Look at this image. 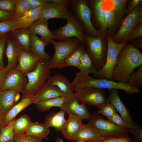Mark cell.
<instances>
[{
    "instance_id": "cell-27",
    "label": "cell",
    "mask_w": 142,
    "mask_h": 142,
    "mask_svg": "<svg viewBox=\"0 0 142 142\" xmlns=\"http://www.w3.org/2000/svg\"><path fill=\"white\" fill-rule=\"evenodd\" d=\"M65 113L60 110L57 112L49 113L45 118L44 123L49 128H54L56 131H60L66 123Z\"/></svg>"
},
{
    "instance_id": "cell-35",
    "label": "cell",
    "mask_w": 142,
    "mask_h": 142,
    "mask_svg": "<svg viewBox=\"0 0 142 142\" xmlns=\"http://www.w3.org/2000/svg\"><path fill=\"white\" fill-rule=\"evenodd\" d=\"M108 120L118 126L128 130L129 133L133 135L139 128V126H134L129 124L123 119L117 112Z\"/></svg>"
},
{
    "instance_id": "cell-15",
    "label": "cell",
    "mask_w": 142,
    "mask_h": 142,
    "mask_svg": "<svg viewBox=\"0 0 142 142\" xmlns=\"http://www.w3.org/2000/svg\"><path fill=\"white\" fill-rule=\"evenodd\" d=\"M22 50L8 32L4 53L8 60L7 66L3 69L6 74L17 67V63Z\"/></svg>"
},
{
    "instance_id": "cell-34",
    "label": "cell",
    "mask_w": 142,
    "mask_h": 142,
    "mask_svg": "<svg viewBox=\"0 0 142 142\" xmlns=\"http://www.w3.org/2000/svg\"><path fill=\"white\" fill-rule=\"evenodd\" d=\"M103 0H95L91 1L92 5L96 19L104 31H105L104 11L102 6Z\"/></svg>"
},
{
    "instance_id": "cell-44",
    "label": "cell",
    "mask_w": 142,
    "mask_h": 142,
    "mask_svg": "<svg viewBox=\"0 0 142 142\" xmlns=\"http://www.w3.org/2000/svg\"><path fill=\"white\" fill-rule=\"evenodd\" d=\"M111 1L113 3V8L115 11L120 15H123L124 13L127 1L112 0Z\"/></svg>"
},
{
    "instance_id": "cell-10",
    "label": "cell",
    "mask_w": 142,
    "mask_h": 142,
    "mask_svg": "<svg viewBox=\"0 0 142 142\" xmlns=\"http://www.w3.org/2000/svg\"><path fill=\"white\" fill-rule=\"evenodd\" d=\"M84 40L88 46L87 52L95 68L97 70L101 69L105 64L107 52V49L105 50L102 39L98 37L86 35Z\"/></svg>"
},
{
    "instance_id": "cell-31",
    "label": "cell",
    "mask_w": 142,
    "mask_h": 142,
    "mask_svg": "<svg viewBox=\"0 0 142 142\" xmlns=\"http://www.w3.org/2000/svg\"><path fill=\"white\" fill-rule=\"evenodd\" d=\"M78 69L80 73L85 75L93 74L97 70L90 57L85 50L80 56Z\"/></svg>"
},
{
    "instance_id": "cell-51",
    "label": "cell",
    "mask_w": 142,
    "mask_h": 142,
    "mask_svg": "<svg viewBox=\"0 0 142 142\" xmlns=\"http://www.w3.org/2000/svg\"><path fill=\"white\" fill-rule=\"evenodd\" d=\"M3 69H1L0 70V90L4 78L6 75Z\"/></svg>"
},
{
    "instance_id": "cell-48",
    "label": "cell",
    "mask_w": 142,
    "mask_h": 142,
    "mask_svg": "<svg viewBox=\"0 0 142 142\" xmlns=\"http://www.w3.org/2000/svg\"><path fill=\"white\" fill-rule=\"evenodd\" d=\"M15 18V12H10L0 9V21Z\"/></svg>"
},
{
    "instance_id": "cell-1",
    "label": "cell",
    "mask_w": 142,
    "mask_h": 142,
    "mask_svg": "<svg viewBox=\"0 0 142 142\" xmlns=\"http://www.w3.org/2000/svg\"><path fill=\"white\" fill-rule=\"evenodd\" d=\"M142 66V54L134 46L126 44L120 52L113 72L112 80L127 83L135 69Z\"/></svg>"
},
{
    "instance_id": "cell-39",
    "label": "cell",
    "mask_w": 142,
    "mask_h": 142,
    "mask_svg": "<svg viewBox=\"0 0 142 142\" xmlns=\"http://www.w3.org/2000/svg\"><path fill=\"white\" fill-rule=\"evenodd\" d=\"M104 11V19L106 28H110L114 25L116 18L115 11L113 8L103 9Z\"/></svg>"
},
{
    "instance_id": "cell-11",
    "label": "cell",
    "mask_w": 142,
    "mask_h": 142,
    "mask_svg": "<svg viewBox=\"0 0 142 142\" xmlns=\"http://www.w3.org/2000/svg\"><path fill=\"white\" fill-rule=\"evenodd\" d=\"M70 0H49L42 8L39 19L45 21L54 18L66 19L70 11Z\"/></svg>"
},
{
    "instance_id": "cell-57",
    "label": "cell",
    "mask_w": 142,
    "mask_h": 142,
    "mask_svg": "<svg viewBox=\"0 0 142 142\" xmlns=\"http://www.w3.org/2000/svg\"><path fill=\"white\" fill-rule=\"evenodd\" d=\"M6 142H15V140H14L13 141H9Z\"/></svg>"
},
{
    "instance_id": "cell-5",
    "label": "cell",
    "mask_w": 142,
    "mask_h": 142,
    "mask_svg": "<svg viewBox=\"0 0 142 142\" xmlns=\"http://www.w3.org/2000/svg\"><path fill=\"white\" fill-rule=\"evenodd\" d=\"M66 19L67 22L65 25L52 32L54 39L57 41H61L74 37L80 40L81 43L85 44L84 38L87 35L84 32L85 28L71 10Z\"/></svg>"
},
{
    "instance_id": "cell-37",
    "label": "cell",
    "mask_w": 142,
    "mask_h": 142,
    "mask_svg": "<svg viewBox=\"0 0 142 142\" xmlns=\"http://www.w3.org/2000/svg\"><path fill=\"white\" fill-rule=\"evenodd\" d=\"M133 87L139 89L142 88V66L138 67L130 76L128 82Z\"/></svg>"
},
{
    "instance_id": "cell-56",
    "label": "cell",
    "mask_w": 142,
    "mask_h": 142,
    "mask_svg": "<svg viewBox=\"0 0 142 142\" xmlns=\"http://www.w3.org/2000/svg\"><path fill=\"white\" fill-rule=\"evenodd\" d=\"M77 142H86L85 141H82V140H78Z\"/></svg>"
},
{
    "instance_id": "cell-12",
    "label": "cell",
    "mask_w": 142,
    "mask_h": 142,
    "mask_svg": "<svg viewBox=\"0 0 142 142\" xmlns=\"http://www.w3.org/2000/svg\"><path fill=\"white\" fill-rule=\"evenodd\" d=\"M142 18V6L139 4L129 13L120 29L112 39L119 40L125 39L141 22Z\"/></svg>"
},
{
    "instance_id": "cell-32",
    "label": "cell",
    "mask_w": 142,
    "mask_h": 142,
    "mask_svg": "<svg viewBox=\"0 0 142 142\" xmlns=\"http://www.w3.org/2000/svg\"><path fill=\"white\" fill-rule=\"evenodd\" d=\"M65 96L58 97L41 101L36 104V107L42 112L49 110L53 107L60 108L62 106Z\"/></svg>"
},
{
    "instance_id": "cell-58",
    "label": "cell",
    "mask_w": 142,
    "mask_h": 142,
    "mask_svg": "<svg viewBox=\"0 0 142 142\" xmlns=\"http://www.w3.org/2000/svg\"><path fill=\"white\" fill-rule=\"evenodd\" d=\"M1 69V68L0 67V70Z\"/></svg>"
},
{
    "instance_id": "cell-17",
    "label": "cell",
    "mask_w": 142,
    "mask_h": 142,
    "mask_svg": "<svg viewBox=\"0 0 142 142\" xmlns=\"http://www.w3.org/2000/svg\"><path fill=\"white\" fill-rule=\"evenodd\" d=\"M40 59L31 52L22 50L16 68L25 74L35 69Z\"/></svg>"
},
{
    "instance_id": "cell-21",
    "label": "cell",
    "mask_w": 142,
    "mask_h": 142,
    "mask_svg": "<svg viewBox=\"0 0 142 142\" xmlns=\"http://www.w3.org/2000/svg\"><path fill=\"white\" fill-rule=\"evenodd\" d=\"M9 33L22 50L30 52L31 33L28 27L14 29Z\"/></svg>"
},
{
    "instance_id": "cell-49",
    "label": "cell",
    "mask_w": 142,
    "mask_h": 142,
    "mask_svg": "<svg viewBox=\"0 0 142 142\" xmlns=\"http://www.w3.org/2000/svg\"><path fill=\"white\" fill-rule=\"evenodd\" d=\"M31 9L42 8L49 2V0H29Z\"/></svg>"
},
{
    "instance_id": "cell-47",
    "label": "cell",
    "mask_w": 142,
    "mask_h": 142,
    "mask_svg": "<svg viewBox=\"0 0 142 142\" xmlns=\"http://www.w3.org/2000/svg\"><path fill=\"white\" fill-rule=\"evenodd\" d=\"M142 36V25L140 24L134 29L125 39L126 41H129Z\"/></svg>"
},
{
    "instance_id": "cell-2",
    "label": "cell",
    "mask_w": 142,
    "mask_h": 142,
    "mask_svg": "<svg viewBox=\"0 0 142 142\" xmlns=\"http://www.w3.org/2000/svg\"><path fill=\"white\" fill-rule=\"evenodd\" d=\"M72 83L75 92L82 88L92 87L100 89H116L124 90L129 94L139 92V90L131 85L128 83H119L113 80L97 79L89 75H85L79 72L76 74Z\"/></svg>"
},
{
    "instance_id": "cell-43",
    "label": "cell",
    "mask_w": 142,
    "mask_h": 142,
    "mask_svg": "<svg viewBox=\"0 0 142 142\" xmlns=\"http://www.w3.org/2000/svg\"><path fill=\"white\" fill-rule=\"evenodd\" d=\"M16 7L15 0H0V9L3 11L15 12Z\"/></svg>"
},
{
    "instance_id": "cell-42",
    "label": "cell",
    "mask_w": 142,
    "mask_h": 142,
    "mask_svg": "<svg viewBox=\"0 0 142 142\" xmlns=\"http://www.w3.org/2000/svg\"><path fill=\"white\" fill-rule=\"evenodd\" d=\"M116 111L113 105L108 102L103 105L97 113L105 116L109 119L116 112Z\"/></svg>"
},
{
    "instance_id": "cell-19",
    "label": "cell",
    "mask_w": 142,
    "mask_h": 142,
    "mask_svg": "<svg viewBox=\"0 0 142 142\" xmlns=\"http://www.w3.org/2000/svg\"><path fill=\"white\" fill-rule=\"evenodd\" d=\"M101 137L98 132L92 126L88 124H83L70 140L97 142Z\"/></svg>"
},
{
    "instance_id": "cell-25",
    "label": "cell",
    "mask_w": 142,
    "mask_h": 142,
    "mask_svg": "<svg viewBox=\"0 0 142 142\" xmlns=\"http://www.w3.org/2000/svg\"><path fill=\"white\" fill-rule=\"evenodd\" d=\"M82 120L79 117L68 115L67 122L60 131L65 139L70 140L74 136L84 124Z\"/></svg>"
},
{
    "instance_id": "cell-41",
    "label": "cell",
    "mask_w": 142,
    "mask_h": 142,
    "mask_svg": "<svg viewBox=\"0 0 142 142\" xmlns=\"http://www.w3.org/2000/svg\"><path fill=\"white\" fill-rule=\"evenodd\" d=\"M97 142H134L133 138L125 135L120 136L102 137Z\"/></svg>"
},
{
    "instance_id": "cell-54",
    "label": "cell",
    "mask_w": 142,
    "mask_h": 142,
    "mask_svg": "<svg viewBox=\"0 0 142 142\" xmlns=\"http://www.w3.org/2000/svg\"><path fill=\"white\" fill-rule=\"evenodd\" d=\"M19 93H18L17 94L15 98V101L16 103H17L18 100L19 99L20 95Z\"/></svg>"
},
{
    "instance_id": "cell-8",
    "label": "cell",
    "mask_w": 142,
    "mask_h": 142,
    "mask_svg": "<svg viewBox=\"0 0 142 142\" xmlns=\"http://www.w3.org/2000/svg\"><path fill=\"white\" fill-rule=\"evenodd\" d=\"M88 120V124L93 126L102 137L120 136L127 135L129 133L128 130L105 119L98 113L91 114Z\"/></svg>"
},
{
    "instance_id": "cell-24",
    "label": "cell",
    "mask_w": 142,
    "mask_h": 142,
    "mask_svg": "<svg viewBox=\"0 0 142 142\" xmlns=\"http://www.w3.org/2000/svg\"><path fill=\"white\" fill-rule=\"evenodd\" d=\"M31 38L30 52L39 59L50 60L51 56L45 51V46L49 44L41 40L36 34H31Z\"/></svg>"
},
{
    "instance_id": "cell-4",
    "label": "cell",
    "mask_w": 142,
    "mask_h": 142,
    "mask_svg": "<svg viewBox=\"0 0 142 142\" xmlns=\"http://www.w3.org/2000/svg\"><path fill=\"white\" fill-rule=\"evenodd\" d=\"M54 49L53 57L48 61L50 69H60L63 62L78 48L81 44L76 38H70L64 40L57 41L53 39L50 42Z\"/></svg>"
},
{
    "instance_id": "cell-29",
    "label": "cell",
    "mask_w": 142,
    "mask_h": 142,
    "mask_svg": "<svg viewBox=\"0 0 142 142\" xmlns=\"http://www.w3.org/2000/svg\"><path fill=\"white\" fill-rule=\"evenodd\" d=\"M49 128L44 123L32 122L24 135L32 136L48 141V136L50 133Z\"/></svg>"
},
{
    "instance_id": "cell-28",
    "label": "cell",
    "mask_w": 142,
    "mask_h": 142,
    "mask_svg": "<svg viewBox=\"0 0 142 142\" xmlns=\"http://www.w3.org/2000/svg\"><path fill=\"white\" fill-rule=\"evenodd\" d=\"M42 8L30 9L15 18L20 28L28 27L38 19L41 15Z\"/></svg>"
},
{
    "instance_id": "cell-30",
    "label": "cell",
    "mask_w": 142,
    "mask_h": 142,
    "mask_svg": "<svg viewBox=\"0 0 142 142\" xmlns=\"http://www.w3.org/2000/svg\"><path fill=\"white\" fill-rule=\"evenodd\" d=\"M30 117L26 114H23L13 121V131L14 137L24 135L31 123Z\"/></svg>"
},
{
    "instance_id": "cell-23",
    "label": "cell",
    "mask_w": 142,
    "mask_h": 142,
    "mask_svg": "<svg viewBox=\"0 0 142 142\" xmlns=\"http://www.w3.org/2000/svg\"><path fill=\"white\" fill-rule=\"evenodd\" d=\"M33 97L22 98L21 101L16 104L4 115L2 127L7 126L12 121L17 115L22 110L30 105L33 104Z\"/></svg>"
},
{
    "instance_id": "cell-13",
    "label": "cell",
    "mask_w": 142,
    "mask_h": 142,
    "mask_svg": "<svg viewBox=\"0 0 142 142\" xmlns=\"http://www.w3.org/2000/svg\"><path fill=\"white\" fill-rule=\"evenodd\" d=\"M28 83L26 76L16 68L5 75L0 90L11 89L22 93Z\"/></svg>"
},
{
    "instance_id": "cell-46",
    "label": "cell",
    "mask_w": 142,
    "mask_h": 142,
    "mask_svg": "<svg viewBox=\"0 0 142 142\" xmlns=\"http://www.w3.org/2000/svg\"><path fill=\"white\" fill-rule=\"evenodd\" d=\"M15 142H42V140L31 135L14 137Z\"/></svg>"
},
{
    "instance_id": "cell-3",
    "label": "cell",
    "mask_w": 142,
    "mask_h": 142,
    "mask_svg": "<svg viewBox=\"0 0 142 142\" xmlns=\"http://www.w3.org/2000/svg\"><path fill=\"white\" fill-rule=\"evenodd\" d=\"M48 60L40 59L35 69L25 74L28 83L22 93V98L33 97L48 80L50 74Z\"/></svg>"
},
{
    "instance_id": "cell-40",
    "label": "cell",
    "mask_w": 142,
    "mask_h": 142,
    "mask_svg": "<svg viewBox=\"0 0 142 142\" xmlns=\"http://www.w3.org/2000/svg\"><path fill=\"white\" fill-rule=\"evenodd\" d=\"M16 7L15 13L17 18L28 10L31 9L29 0H15Z\"/></svg>"
},
{
    "instance_id": "cell-45",
    "label": "cell",
    "mask_w": 142,
    "mask_h": 142,
    "mask_svg": "<svg viewBox=\"0 0 142 142\" xmlns=\"http://www.w3.org/2000/svg\"><path fill=\"white\" fill-rule=\"evenodd\" d=\"M8 33L0 40V67L2 69L5 68L3 60V54Z\"/></svg>"
},
{
    "instance_id": "cell-38",
    "label": "cell",
    "mask_w": 142,
    "mask_h": 142,
    "mask_svg": "<svg viewBox=\"0 0 142 142\" xmlns=\"http://www.w3.org/2000/svg\"><path fill=\"white\" fill-rule=\"evenodd\" d=\"M14 140L13 131V121L6 126L2 127L0 132V142Z\"/></svg>"
},
{
    "instance_id": "cell-33",
    "label": "cell",
    "mask_w": 142,
    "mask_h": 142,
    "mask_svg": "<svg viewBox=\"0 0 142 142\" xmlns=\"http://www.w3.org/2000/svg\"><path fill=\"white\" fill-rule=\"evenodd\" d=\"M84 44L81 43L76 50L63 62L60 68L62 69L67 66H73L79 68L80 56L85 50Z\"/></svg>"
},
{
    "instance_id": "cell-7",
    "label": "cell",
    "mask_w": 142,
    "mask_h": 142,
    "mask_svg": "<svg viewBox=\"0 0 142 142\" xmlns=\"http://www.w3.org/2000/svg\"><path fill=\"white\" fill-rule=\"evenodd\" d=\"M71 12L84 27L89 36L98 37L99 31L93 25L91 19V11L87 1L84 0H70Z\"/></svg>"
},
{
    "instance_id": "cell-18",
    "label": "cell",
    "mask_w": 142,
    "mask_h": 142,
    "mask_svg": "<svg viewBox=\"0 0 142 142\" xmlns=\"http://www.w3.org/2000/svg\"><path fill=\"white\" fill-rule=\"evenodd\" d=\"M28 28L31 34L40 36L41 37L39 38L41 40L49 44L54 39L52 32L49 28L48 21L39 19L33 23Z\"/></svg>"
},
{
    "instance_id": "cell-36",
    "label": "cell",
    "mask_w": 142,
    "mask_h": 142,
    "mask_svg": "<svg viewBox=\"0 0 142 142\" xmlns=\"http://www.w3.org/2000/svg\"><path fill=\"white\" fill-rule=\"evenodd\" d=\"M18 28H20L15 18L0 21V40L7 33Z\"/></svg>"
},
{
    "instance_id": "cell-52",
    "label": "cell",
    "mask_w": 142,
    "mask_h": 142,
    "mask_svg": "<svg viewBox=\"0 0 142 142\" xmlns=\"http://www.w3.org/2000/svg\"><path fill=\"white\" fill-rule=\"evenodd\" d=\"M4 115L0 110V132L1 128H2L3 120Z\"/></svg>"
},
{
    "instance_id": "cell-6",
    "label": "cell",
    "mask_w": 142,
    "mask_h": 142,
    "mask_svg": "<svg viewBox=\"0 0 142 142\" xmlns=\"http://www.w3.org/2000/svg\"><path fill=\"white\" fill-rule=\"evenodd\" d=\"M107 52L105 64L101 69L93 74V77L97 79L112 80L114 68L116 65L118 58L121 50L126 44L123 42L118 43L109 37H107Z\"/></svg>"
},
{
    "instance_id": "cell-20",
    "label": "cell",
    "mask_w": 142,
    "mask_h": 142,
    "mask_svg": "<svg viewBox=\"0 0 142 142\" xmlns=\"http://www.w3.org/2000/svg\"><path fill=\"white\" fill-rule=\"evenodd\" d=\"M65 96L57 87L51 85L46 82L33 96V104H36L42 101Z\"/></svg>"
},
{
    "instance_id": "cell-50",
    "label": "cell",
    "mask_w": 142,
    "mask_h": 142,
    "mask_svg": "<svg viewBox=\"0 0 142 142\" xmlns=\"http://www.w3.org/2000/svg\"><path fill=\"white\" fill-rule=\"evenodd\" d=\"M141 0H133L127 10V12L129 13L134 9L141 2Z\"/></svg>"
},
{
    "instance_id": "cell-14",
    "label": "cell",
    "mask_w": 142,
    "mask_h": 142,
    "mask_svg": "<svg viewBox=\"0 0 142 142\" xmlns=\"http://www.w3.org/2000/svg\"><path fill=\"white\" fill-rule=\"evenodd\" d=\"M60 109L68 115L78 116L82 120H88L91 114L86 105L80 103L74 93L65 96L64 102Z\"/></svg>"
},
{
    "instance_id": "cell-9",
    "label": "cell",
    "mask_w": 142,
    "mask_h": 142,
    "mask_svg": "<svg viewBox=\"0 0 142 142\" xmlns=\"http://www.w3.org/2000/svg\"><path fill=\"white\" fill-rule=\"evenodd\" d=\"M74 94L80 103L85 105H93L99 109L108 102L105 89L84 88L79 89Z\"/></svg>"
},
{
    "instance_id": "cell-22",
    "label": "cell",
    "mask_w": 142,
    "mask_h": 142,
    "mask_svg": "<svg viewBox=\"0 0 142 142\" xmlns=\"http://www.w3.org/2000/svg\"><path fill=\"white\" fill-rule=\"evenodd\" d=\"M49 85L57 87L66 95L73 93L74 87L67 77L60 74L50 76L47 82Z\"/></svg>"
},
{
    "instance_id": "cell-55",
    "label": "cell",
    "mask_w": 142,
    "mask_h": 142,
    "mask_svg": "<svg viewBox=\"0 0 142 142\" xmlns=\"http://www.w3.org/2000/svg\"><path fill=\"white\" fill-rule=\"evenodd\" d=\"M55 142H64L63 140L60 138L58 137L57 138Z\"/></svg>"
},
{
    "instance_id": "cell-26",
    "label": "cell",
    "mask_w": 142,
    "mask_h": 142,
    "mask_svg": "<svg viewBox=\"0 0 142 142\" xmlns=\"http://www.w3.org/2000/svg\"><path fill=\"white\" fill-rule=\"evenodd\" d=\"M18 93L11 89L0 90V110L4 115L16 104L15 98Z\"/></svg>"
},
{
    "instance_id": "cell-16",
    "label": "cell",
    "mask_w": 142,
    "mask_h": 142,
    "mask_svg": "<svg viewBox=\"0 0 142 142\" xmlns=\"http://www.w3.org/2000/svg\"><path fill=\"white\" fill-rule=\"evenodd\" d=\"M108 90V101L113 105L116 111L120 114L121 118L130 125L139 126L133 120L128 109L121 101L118 94V89H111Z\"/></svg>"
},
{
    "instance_id": "cell-53",
    "label": "cell",
    "mask_w": 142,
    "mask_h": 142,
    "mask_svg": "<svg viewBox=\"0 0 142 142\" xmlns=\"http://www.w3.org/2000/svg\"><path fill=\"white\" fill-rule=\"evenodd\" d=\"M142 41H138L136 43V45L138 47L142 48Z\"/></svg>"
}]
</instances>
